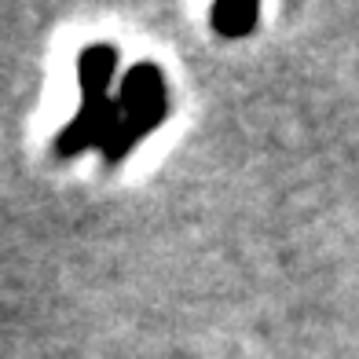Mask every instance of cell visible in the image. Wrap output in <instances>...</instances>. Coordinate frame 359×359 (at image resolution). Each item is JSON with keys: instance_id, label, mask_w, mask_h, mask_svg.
Segmentation results:
<instances>
[{"instance_id": "obj_1", "label": "cell", "mask_w": 359, "mask_h": 359, "mask_svg": "<svg viewBox=\"0 0 359 359\" xmlns=\"http://www.w3.org/2000/svg\"><path fill=\"white\" fill-rule=\"evenodd\" d=\"M114 107H118L114 110V125H110L107 140L100 143L107 165H118L121 158H128V151H133L143 136H151L154 128L165 121V114H169L165 74H161L154 62H136V67H128V74L121 77Z\"/></svg>"}, {"instance_id": "obj_3", "label": "cell", "mask_w": 359, "mask_h": 359, "mask_svg": "<svg viewBox=\"0 0 359 359\" xmlns=\"http://www.w3.org/2000/svg\"><path fill=\"white\" fill-rule=\"evenodd\" d=\"M118 48L114 44H88L77 59V85H81V100H110V81L118 74Z\"/></svg>"}, {"instance_id": "obj_2", "label": "cell", "mask_w": 359, "mask_h": 359, "mask_svg": "<svg viewBox=\"0 0 359 359\" xmlns=\"http://www.w3.org/2000/svg\"><path fill=\"white\" fill-rule=\"evenodd\" d=\"M114 100H81L74 121L55 136V158H77L88 147H100L114 125Z\"/></svg>"}, {"instance_id": "obj_4", "label": "cell", "mask_w": 359, "mask_h": 359, "mask_svg": "<svg viewBox=\"0 0 359 359\" xmlns=\"http://www.w3.org/2000/svg\"><path fill=\"white\" fill-rule=\"evenodd\" d=\"M257 19H260L257 4H217L209 11V22L220 37H246L257 26Z\"/></svg>"}]
</instances>
